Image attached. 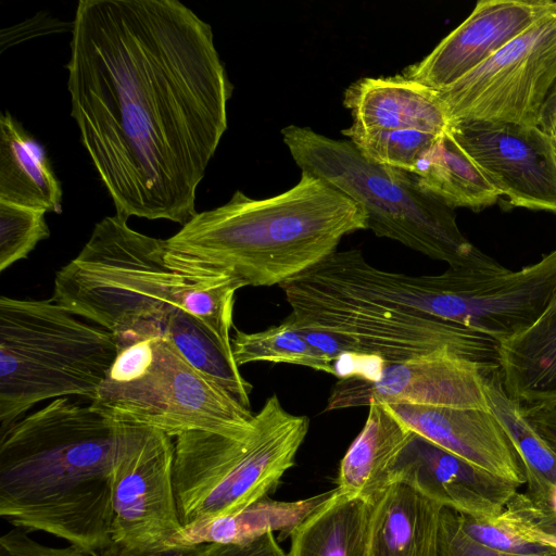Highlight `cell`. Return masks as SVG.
<instances>
[{"mask_svg":"<svg viewBox=\"0 0 556 556\" xmlns=\"http://www.w3.org/2000/svg\"><path fill=\"white\" fill-rule=\"evenodd\" d=\"M66 68L116 214L185 225L232 93L210 24L177 0H80Z\"/></svg>","mask_w":556,"mask_h":556,"instance_id":"6da1fadb","label":"cell"},{"mask_svg":"<svg viewBox=\"0 0 556 556\" xmlns=\"http://www.w3.org/2000/svg\"><path fill=\"white\" fill-rule=\"evenodd\" d=\"M295 326L320 328L343 343L346 357L384 366L451 352L500 366V343L451 323L444 276L377 268L362 251H334L280 285Z\"/></svg>","mask_w":556,"mask_h":556,"instance_id":"7a4b0ae2","label":"cell"},{"mask_svg":"<svg viewBox=\"0 0 556 556\" xmlns=\"http://www.w3.org/2000/svg\"><path fill=\"white\" fill-rule=\"evenodd\" d=\"M119 422L91 404L52 400L1 430L0 515L94 555L112 543Z\"/></svg>","mask_w":556,"mask_h":556,"instance_id":"3957f363","label":"cell"},{"mask_svg":"<svg viewBox=\"0 0 556 556\" xmlns=\"http://www.w3.org/2000/svg\"><path fill=\"white\" fill-rule=\"evenodd\" d=\"M364 229L359 204L302 173L295 186L275 197L252 199L238 190L224 205L197 213L165 240V258L192 281L280 286L337 251L344 236Z\"/></svg>","mask_w":556,"mask_h":556,"instance_id":"277c9868","label":"cell"},{"mask_svg":"<svg viewBox=\"0 0 556 556\" xmlns=\"http://www.w3.org/2000/svg\"><path fill=\"white\" fill-rule=\"evenodd\" d=\"M190 282L167 264L165 240L115 214L97 223L78 255L55 274L52 299L112 332L122 346L162 333Z\"/></svg>","mask_w":556,"mask_h":556,"instance_id":"5b68a950","label":"cell"},{"mask_svg":"<svg viewBox=\"0 0 556 556\" xmlns=\"http://www.w3.org/2000/svg\"><path fill=\"white\" fill-rule=\"evenodd\" d=\"M118 354L115 336L50 300L0 298V431L34 405L91 402Z\"/></svg>","mask_w":556,"mask_h":556,"instance_id":"8992f818","label":"cell"},{"mask_svg":"<svg viewBox=\"0 0 556 556\" xmlns=\"http://www.w3.org/2000/svg\"><path fill=\"white\" fill-rule=\"evenodd\" d=\"M282 140L302 173L323 179L359 204L367 229L448 267L484 253L460 231L452 207L428 193L412 173L367 161L348 139L289 125Z\"/></svg>","mask_w":556,"mask_h":556,"instance_id":"52a82bcc","label":"cell"},{"mask_svg":"<svg viewBox=\"0 0 556 556\" xmlns=\"http://www.w3.org/2000/svg\"><path fill=\"white\" fill-rule=\"evenodd\" d=\"M90 404L116 422L173 438L206 431L244 439L254 428L251 409L195 369L163 333L118 346Z\"/></svg>","mask_w":556,"mask_h":556,"instance_id":"ba28073f","label":"cell"},{"mask_svg":"<svg viewBox=\"0 0 556 556\" xmlns=\"http://www.w3.org/2000/svg\"><path fill=\"white\" fill-rule=\"evenodd\" d=\"M556 81V1L482 64L438 91L452 122L485 119L538 126Z\"/></svg>","mask_w":556,"mask_h":556,"instance_id":"9c48e42d","label":"cell"},{"mask_svg":"<svg viewBox=\"0 0 556 556\" xmlns=\"http://www.w3.org/2000/svg\"><path fill=\"white\" fill-rule=\"evenodd\" d=\"M175 444L165 432L119 424L112 469V542L173 545L181 531L174 491Z\"/></svg>","mask_w":556,"mask_h":556,"instance_id":"30bf717a","label":"cell"},{"mask_svg":"<svg viewBox=\"0 0 556 556\" xmlns=\"http://www.w3.org/2000/svg\"><path fill=\"white\" fill-rule=\"evenodd\" d=\"M456 141L510 205L556 215L555 140L538 126L458 119Z\"/></svg>","mask_w":556,"mask_h":556,"instance_id":"8fae6325","label":"cell"},{"mask_svg":"<svg viewBox=\"0 0 556 556\" xmlns=\"http://www.w3.org/2000/svg\"><path fill=\"white\" fill-rule=\"evenodd\" d=\"M486 366L438 352L382 366L372 377L345 376L334 383L326 412L368 406L371 401L490 409L483 387Z\"/></svg>","mask_w":556,"mask_h":556,"instance_id":"7c38bea8","label":"cell"},{"mask_svg":"<svg viewBox=\"0 0 556 556\" xmlns=\"http://www.w3.org/2000/svg\"><path fill=\"white\" fill-rule=\"evenodd\" d=\"M308 428V417L289 413L275 393L267 397L254 415L253 431L238 463L188 523L232 514L266 497L293 467Z\"/></svg>","mask_w":556,"mask_h":556,"instance_id":"4fadbf2b","label":"cell"},{"mask_svg":"<svg viewBox=\"0 0 556 556\" xmlns=\"http://www.w3.org/2000/svg\"><path fill=\"white\" fill-rule=\"evenodd\" d=\"M551 0H480L466 20L401 74L435 91L456 83L526 30Z\"/></svg>","mask_w":556,"mask_h":556,"instance_id":"5bb4252c","label":"cell"},{"mask_svg":"<svg viewBox=\"0 0 556 556\" xmlns=\"http://www.w3.org/2000/svg\"><path fill=\"white\" fill-rule=\"evenodd\" d=\"M444 508L471 518L500 516L520 488L415 434L391 470Z\"/></svg>","mask_w":556,"mask_h":556,"instance_id":"9a60e30c","label":"cell"},{"mask_svg":"<svg viewBox=\"0 0 556 556\" xmlns=\"http://www.w3.org/2000/svg\"><path fill=\"white\" fill-rule=\"evenodd\" d=\"M383 404L418 437L520 486L527 483L521 457L490 409Z\"/></svg>","mask_w":556,"mask_h":556,"instance_id":"2e32d148","label":"cell"},{"mask_svg":"<svg viewBox=\"0 0 556 556\" xmlns=\"http://www.w3.org/2000/svg\"><path fill=\"white\" fill-rule=\"evenodd\" d=\"M344 106L361 130H419L441 135L452 121L439 92L402 74L364 77L344 91Z\"/></svg>","mask_w":556,"mask_h":556,"instance_id":"e0dca14e","label":"cell"},{"mask_svg":"<svg viewBox=\"0 0 556 556\" xmlns=\"http://www.w3.org/2000/svg\"><path fill=\"white\" fill-rule=\"evenodd\" d=\"M444 507L404 482L372 503L367 556H438Z\"/></svg>","mask_w":556,"mask_h":556,"instance_id":"ac0fdd59","label":"cell"},{"mask_svg":"<svg viewBox=\"0 0 556 556\" xmlns=\"http://www.w3.org/2000/svg\"><path fill=\"white\" fill-rule=\"evenodd\" d=\"M368 408L363 429L341 459L337 489L374 503L391 484L392 467L415 433L383 403L371 401Z\"/></svg>","mask_w":556,"mask_h":556,"instance_id":"d6986e66","label":"cell"},{"mask_svg":"<svg viewBox=\"0 0 556 556\" xmlns=\"http://www.w3.org/2000/svg\"><path fill=\"white\" fill-rule=\"evenodd\" d=\"M500 371L506 393L522 406L556 403V308L500 343Z\"/></svg>","mask_w":556,"mask_h":556,"instance_id":"ffe728a7","label":"cell"},{"mask_svg":"<svg viewBox=\"0 0 556 556\" xmlns=\"http://www.w3.org/2000/svg\"><path fill=\"white\" fill-rule=\"evenodd\" d=\"M0 201L62 212V188L45 149L9 113L0 117Z\"/></svg>","mask_w":556,"mask_h":556,"instance_id":"44dd1931","label":"cell"},{"mask_svg":"<svg viewBox=\"0 0 556 556\" xmlns=\"http://www.w3.org/2000/svg\"><path fill=\"white\" fill-rule=\"evenodd\" d=\"M372 503L332 490L290 532L288 556H367Z\"/></svg>","mask_w":556,"mask_h":556,"instance_id":"7402d4cb","label":"cell"},{"mask_svg":"<svg viewBox=\"0 0 556 556\" xmlns=\"http://www.w3.org/2000/svg\"><path fill=\"white\" fill-rule=\"evenodd\" d=\"M483 387L490 410L523 463L528 486L525 494L539 507L556 511V454L529 424L522 404L506 393L500 367L484 371Z\"/></svg>","mask_w":556,"mask_h":556,"instance_id":"603a6c76","label":"cell"},{"mask_svg":"<svg viewBox=\"0 0 556 556\" xmlns=\"http://www.w3.org/2000/svg\"><path fill=\"white\" fill-rule=\"evenodd\" d=\"M414 175L421 189L453 210L466 207L479 212L501 197L450 129L437 137Z\"/></svg>","mask_w":556,"mask_h":556,"instance_id":"cb8c5ba5","label":"cell"},{"mask_svg":"<svg viewBox=\"0 0 556 556\" xmlns=\"http://www.w3.org/2000/svg\"><path fill=\"white\" fill-rule=\"evenodd\" d=\"M331 493L332 490L291 503L270 501L266 496L239 511L185 525L173 545L242 544L277 530L290 534Z\"/></svg>","mask_w":556,"mask_h":556,"instance_id":"d4e9b609","label":"cell"},{"mask_svg":"<svg viewBox=\"0 0 556 556\" xmlns=\"http://www.w3.org/2000/svg\"><path fill=\"white\" fill-rule=\"evenodd\" d=\"M162 333L195 369L250 408L252 384L240 374L232 349L224 345L200 319L174 306L163 321Z\"/></svg>","mask_w":556,"mask_h":556,"instance_id":"484cf974","label":"cell"},{"mask_svg":"<svg viewBox=\"0 0 556 556\" xmlns=\"http://www.w3.org/2000/svg\"><path fill=\"white\" fill-rule=\"evenodd\" d=\"M231 349L238 366L256 362L281 363L337 376L336 365L286 320L258 332L249 333L237 329L231 339Z\"/></svg>","mask_w":556,"mask_h":556,"instance_id":"4316f807","label":"cell"},{"mask_svg":"<svg viewBox=\"0 0 556 556\" xmlns=\"http://www.w3.org/2000/svg\"><path fill=\"white\" fill-rule=\"evenodd\" d=\"M369 162L415 174L419 162L439 135L419 130H342Z\"/></svg>","mask_w":556,"mask_h":556,"instance_id":"83f0119b","label":"cell"},{"mask_svg":"<svg viewBox=\"0 0 556 556\" xmlns=\"http://www.w3.org/2000/svg\"><path fill=\"white\" fill-rule=\"evenodd\" d=\"M242 287L244 285L235 278L191 281L181 308L200 319L224 345L231 348L235 293Z\"/></svg>","mask_w":556,"mask_h":556,"instance_id":"f1b7e54d","label":"cell"},{"mask_svg":"<svg viewBox=\"0 0 556 556\" xmlns=\"http://www.w3.org/2000/svg\"><path fill=\"white\" fill-rule=\"evenodd\" d=\"M46 212L0 201V271L26 258L50 231Z\"/></svg>","mask_w":556,"mask_h":556,"instance_id":"f546056e","label":"cell"},{"mask_svg":"<svg viewBox=\"0 0 556 556\" xmlns=\"http://www.w3.org/2000/svg\"><path fill=\"white\" fill-rule=\"evenodd\" d=\"M459 515L463 530L473 541L491 549L519 556H551L556 548L528 539L504 517L481 519Z\"/></svg>","mask_w":556,"mask_h":556,"instance_id":"4dcf8cb0","label":"cell"},{"mask_svg":"<svg viewBox=\"0 0 556 556\" xmlns=\"http://www.w3.org/2000/svg\"><path fill=\"white\" fill-rule=\"evenodd\" d=\"M519 533L536 542L556 541V513L535 505L517 493L502 513Z\"/></svg>","mask_w":556,"mask_h":556,"instance_id":"1f68e13d","label":"cell"},{"mask_svg":"<svg viewBox=\"0 0 556 556\" xmlns=\"http://www.w3.org/2000/svg\"><path fill=\"white\" fill-rule=\"evenodd\" d=\"M438 556H519L491 549L473 541L460 526L458 513L443 508L440 517ZM551 556H556L551 555Z\"/></svg>","mask_w":556,"mask_h":556,"instance_id":"d6a6232c","label":"cell"},{"mask_svg":"<svg viewBox=\"0 0 556 556\" xmlns=\"http://www.w3.org/2000/svg\"><path fill=\"white\" fill-rule=\"evenodd\" d=\"M0 556H92L73 545L54 547L41 544L21 529L10 530L0 538Z\"/></svg>","mask_w":556,"mask_h":556,"instance_id":"836d02e7","label":"cell"},{"mask_svg":"<svg viewBox=\"0 0 556 556\" xmlns=\"http://www.w3.org/2000/svg\"><path fill=\"white\" fill-rule=\"evenodd\" d=\"M206 556H288L277 543L274 532L242 544H207Z\"/></svg>","mask_w":556,"mask_h":556,"instance_id":"e575fe53","label":"cell"},{"mask_svg":"<svg viewBox=\"0 0 556 556\" xmlns=\"http://www.w3.org/2000/svg\"><path fill=\"white\" fill-rule=\"evenodd\" d=\"M206 549L207 544L143 547L112 542L93 556H206Z\"/></svg>","mask_w":556,"mask_h":556,"instance_id":"d590c367","label":"cell"},{"mask_svg":"<svg viewBox=\"0 0 556 556\" xmlns=\"http://www.w3.org/2000/svg\"><path fill=\"white\" fill-rule=\"evenodd\" d=\"M527 420L556 454V403L540 406H523Z\"/></svg>","mask_w":556,"mask_h":556,"instance_id":"8d00e7d4","label":"cell"},{"mask_svg":"<svg viewBox=\"0 0 556 556\" xmlns=\"http://www.w3.org/2000/svg\"><path fill=\"white\" fill-rule=\"evenodd\" d=\"M538 127L556 140V81L551 87L542 104Z\"/></svg>","mask_w":556,"mask_h":556,"instance_id":"74e56055","label":"cell"},{"mask_svg":"<svg viewBox=\"0 0 556 556\" xmlns=\"http://www.w3.org/2000/svg\"><path fill=\"white\" fill-rule=\"evenodd\" d=\"M544 544H548V545H551L552 547L556 548V541H547V542H545Z\"/></svg>","mask_w":556,"mask_h":556,"instance_id":"f35d334b","label":"cell"},{"mask_svg":"<svg viewBox=\"0 0 556 556\" xmlns=\"http://www.w3.org/2000/svg\"><path fill=\"white\" fill-rule=\"evenodd\" d=\"M551 308H556V295H555L554 301L548 309H551Z\"/></svg>","mask_w":556,"mask_h":556,"instance_id":"ab89813d","label":"cell"},{"mask_svg":"<svg viewBox=\"0 0 556 556\" xmlns=\"http://www.w3.org/2000/svg\"><path fill=\"white\" fill-rule=\"evenodd\" d=\"M555 140V139H554ZM555 150H556V140H555Z\"/></svg>","mask_w":556,"mask_h":556,"instance_id":"60d3db41","label":"cell"}]
</instances>
